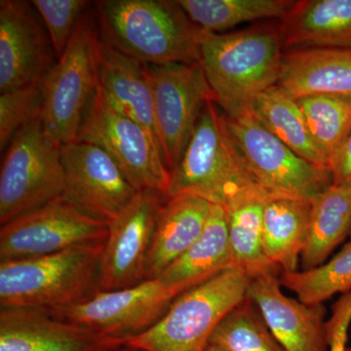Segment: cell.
Returning a JSON list of instances; mask_svg holds the SVG:
<instances>
[{
    "instance_id": "cell-1",
    "label": "cell",
    "mask_w": 351,
    "mask_h": 351,
    "mask_svg": "<svg viewBox=\"0 0 351 351\" xmlns=\"http://www.w3.org/2000/svg\"><path fill=\"white\" fill-rule=\"evenodd\" d=\"M101 38L145 64L197 63L203 31L178 1L101 0L95 2Z\"/></svg>"
},
{
    "instance_id": "cell-2",
    "label": "cell",
    "mask_w": 351,
    "mask_h": 351,
    "mask_svg": "<svg viewBox=\"0 0 351 351\" xmlns=\"http://www.w3.org/2000/svg\"><path fill=\"white\" fill-rule=\"evenodd\" d=\"M193 195L223 209L253 198H272L252 177L233 144L225 113L213 99L202 108L166 197Z\"/></svg>"
},
{
    "instance_id": "cell-3",
    "label": "cell",
    "mask_w": 351,
    "mask_h": 351,
    "mask_svg": "<svg viewBox=\"0 0 351 351\" xmlns=\"http://www.w3.org/2000/svg\"><path fill=\"white\" fill-rule=\"evenodd\" d=\"M283 43L279 29L255 27L228 34L203 32L199 63L212 97L225 113L250 107L280 76Z\"/></svg>"
},
{
    "instance_id": "cell-4",
    "label": "cell",
    "mask_w": 351,
    "mask_h": 351,
    "mask_svg": "<svg viewBox=\"0 0 351 351\" xmlns=\"http://www.w3.org/2000/svg\"><path fill=\"white\" fill-rule=\"evenodd\" d=\"M105 243L0 262V306L54 311L87 301L99 292Z\"/></svg>"
},
{
    "instance_id": "cell-5",
    "label": "cell",
    "mask_w": 351,
    "mask_h": 351,
    "mask_svg": "<svg viewBox=\"0 0 351 351\" xmlns=\"http://www.w3.org/2000/svg\"><path fill=\"white\" fill-rule=\"evenodd\" d=\"M252 277L241 267L184 291L162 318L126 345L145 351H203L219 323L247 298Z\"/></svg>"
},
{
    "instance_id": "cell-6",
    "label": "cell",
    "mask_w": 351,
    "mask_h": 351,
    "mask_svg": "<svg viewBox=\"0 0 351 351\" xmlns=\"http://www.w3.org/2000/svg\"><path fill=\"white\" fill-rule=\"evenodd\" d=\"M101 41L94 17L87 11L44 78L41 123L59 147L77 141L83 117L99 86Z\"/></svg>"
},
{
    "instance_id": "cell-7",
    "label": "cell",
    "mask_w": 351,
    "mask_h": 351,
    "mask_svg": "<svg viewBox=\"0 0 351 351\" xmlns=\"http://www.w3.org/2000/svg\"><path fill=\"white\" fill-rule=\"evenodd\" d=\"M61 147L44 131L41 119L21 129L9 143L0 171V225L63 195Z\"/></svg>"
},
{
    "instance_id": "cell-8",
    "label": "cell",
    "mask_w": 351,
    "mask_h": 351,
    "mask_svg": "<svg viewBox=\"0 0 351 351\" xmlns=\"http://www.w3.org/2000/svg\"><path fill=\"white\" fill-rule=\"evenodd\" d=\"M226 127L252 177L272 197L311 201L332 184L329 171L298 156L250 108L225 113Z\"/></svg>"
},
{
    "instance_id": "cell-9",
    "label": "cell",
    "mask_w": 351,
    "mask_h": 351,
    "mask_svg": "<svg viewBox=\"0 0 351 351\" xmlns=\"http://www.w3.org/2000/svg\"><path fill=\"white\" fill-rule=\"evenodd\" d=\"M77 142L110 154L136 191L167 195L171 175L158 145L142 126L115 110L99 86L83 117Z\"/></svg>"
},
{
    "instance_id": "cell-10",
    "label": "cell",
    "mask_w": 351,
    "mask_h": 351,
    "mask_svg": "<svg viewBox=\"0 0 351 351\" xmlns=\"http://www.w3.org/2000/svg\"><path fill=\"white\" fill-rule=\"evenodd\" d=\"M108 223L59 196L1 226L0 262L41 257L84 245L105 243Z\"/></svg>"
},
{
    "instance_id": "cell-11",
    "label": "cell",
    "mask_w": 351,
    "mask_h": 351,
    "mask_svg": "<svg viewBox=\"0 0 351 351\" xmlns=\"http://www.w3.org/2000/svg\"><path fill=\"white\" fill-rule=\"evenodd\" d=\"M144 68L154 94L159 144L171 175L188 147L203 107L213 97L199 62L144 64Z\"/></svg>"
},
{
    "instance_id": "cell-12",
    "label": "cell",
    "mask_w": 351,
    "mask_h": 351,
    "mask_svg": "<svg viewBox=\"0 0 351 351\" xmlns=\"http://www.w3.org/2000/svg\"><path fill=\"white\" fill-rule=\"evenodd\" d=\"M182 293L159 278L149 279L133 287L99 291L82 304L48 313L126 343L154 327Z\"/></svg>"
},
{
    "instance_id": "cell-13",
    "label": "cell",
    "mask_w": 351,
    "mask_h": 351,
    "mask_svg": "<svg viewBox=\"0 0 351 351\" xmlns=\"http://www.w3.org/2000/svg\"><path fill=\"white\" fill-rule=\"evenodd\" d=\"M166 197L156 191H141L108 223L101 254L99 291L119 290L147 280V263Z\"/></svg>"
},
{
    "instance_id": "cell-14",
    "label": "cell",
    "mask_w": 351,
    "mask_h": 351,
    "mask_svg": "<svg viewBox=\"0 0 351 351\" xmlns=\"http://www.w3.org/2000/svg\"><path fill=\"white\" fill-rule=\"evenodd\" d=\"M63 196L94 218L110 223L138 191L119 166L101 147L84 142L61 147Z\"/></svg>"
},
{
    "instance_id": "cell-15",
    "label": "cell",
    "mask_w": 351,
    "mask_h": 351,
    "mask_svg": "<svg viewBox=\"0 0 351 351\" xmlns=\"http://www.w3.org/2000/svg\"><path fill=\"white\" fill-rule=\"evenodd\" d=\"M31 2L0 1V92L43 82L54 49Z\"/></svg>"
},
{
    "instance_id": "cell-16",
    "label": "cell",
    "mask_w": 351,
    "mask_h": 351,
    "mask_svg": "<svg viewBox=\"0 0 351 351\" xmlns=\"http://www.w3.org/2000/svg\"><path fill=\"white\" fill-rule=\"evenodd\" d=\"M247 297L285 351H329L324 304H307L288 297L277 274L252 278Z\"/></svg>"
},
{
    "instance_id": "cell-17",
    "label": "cell",
    "mask_w": 351,
    "mask_h": 351,
    "mask_svg": "<svg viewBox=\"0 0 351 351\" xmlns=\"http://www.w3.org/2000/svg\"><path fill=\"white\" fill-rule=\"evenodd\" d=\"M124 343L46 311L0 309V351H117Z\"/></svg>"
},
{
    "instance_id": "cell-18",
    "label": "cell",
    "mask_w": 351,
    "mask_h": 351,
    "mask_svg": "<svg viewBox=\"0 0 351 351\" xmlns=\"http://www.w3.org/2000/svg\"><path fill=\"white\" fill-rule=\"evenodd\" d=\"M99 88L108 103L142 126L161 151L154 113V94L144 64L126 56L103 38L100 48Z\"/></svg>"
},
{
    "instance_id": "cell-19",
    "label": "cell",
    "mask_w": 351,
    "mask_h": 351,
    "mask_svg": "<svg viewBox=\"0 0 351 351\" xmlns=\"http://www.w3.org/2000/svg\"><path fill=\"white\" fill-rule=\"evenodd\" d=\"M279 87L293 98L351 95V48H300L283 54Z\"/></svg>"
},
{
    "instance_id": "cell-20",
    "label": "cell",
    "mask_w": 351,
    "mask_h": 351,
    "mask_svg": "<svg viewBox=\"0 0 351 351\" xmlns=\"http://www.w3.org/2000/svg\"><path fill=\"white\" fill-rule=\"evenodd\" d=\"M212 204L193 195L167 197L159 213L147 280L158 278L193 246L204 230Z\"/></svg>"
},
{
    "instance_id": "cell-21",
    "label": "cell",
    "mask_w": 351,
    "mask_h": 351,
    "mask_svg": "<svg viewBox=\"0 0 351 351\" xmlns=\"http://www.w3.org/2000/svg\"><path fill=\"white\" fill-rule=\"evenodd\" d=\"M279 32L283 47L351 48V0L295 1Z\"/></svg>"
},
{
    "instance_id": "cell-22",
    "label": "cell",
    "mask_w": 351,
    "mask_h": 351,
    "mask_svg": "<svg viewBox=\"0 0 351 351\" xmlns=\"http://www.w3.org/2000/svg\"><path fill=\"white\" fill-rule=\"evenodd\" d=\"M232 267H237L228 239L226 211L212 204L199 239L158 278L169 287L184 292Z\"/></svg>"
},
{
    "instance_id": "cell-23",
    "label": "cell",
    "mask_w": 351,
    "mask_h": 351,
    "mask_svg": "<svg viewBox=\"0 0 351 351\" xmlns=\"http://www.w3.org/2000/svg\"><path fill=\"white\" fill-rule=\"evenodd\" d=\"M311 202L274 197L265 202L263 215V247L265 257L282 272L299 270L306 245Z\"/></svg>"
},
{
    "instance_id": "cell-24",
    "label": "cell",
    "mask_w": 351,
    "mask_h": 351,
    "mask_svg": "<svg viewBox=\"0 0 351 351\" xmlns=\"http://www.w3.org/2000/svg\"><path fill=\"white\" fill-rule=\"evenodd\" d=\"M311 202L301 270L315 269L326 263L332 252L350 237L351 230V186L331 184Z\"/></svg>"
},
{
    "instance_id": "cell-25",
    "label": "cell",
    "mask_w": 351,
    "mask_h": 351,
    "mask_svg": "<svg viewBox=\"0 0 351 351\" xmlns=\"http://www.w3.org/2000/svg\"><path fill=\"white\" fill-rule=\"evenodd\" d=\"M256 119L298 156L328 169V161L316 147L297 100L278 85L265 90L251 104Z\"/></svg>"
},
{
    "instance_id": "cell-26",
    "label": "cell",
    "mask_w": 351,
    "mask_h": 351,
    "mask_svg": "<svg viewBox=\"0 0 351 351\" xmlns=\"http://www.w3.org/2000/svg\"><path fill=\"white\" fill-rule=\"evenodd\" d=\"M189 20L203 32L221 34L254 21L282 20L294 6L292 0H180Z\"/></svg>"
},
{
    "instance_id": "cell-27",
    "label": "cell",
    "mask_w": 351,
    "mask_h": 351,
    "mask_svg": "<svg viewBox=\"0 0 351 351\" xmlns=\"http://www.w3.org/2000/svg\"><path fill=\"white\" fill-rule=\"evenodd\" d=\"M269 199L253 198L223 209L228 221V239L234 265L252 278L280 271L265 257L263 247V215Z\"/></svg>"
},
{
    "instance_id": "cell-28",
    "label": "cell",
    "mask_w": 351,
    "mask_h": 351,
    "mask_svg": "<svg viewBox=\"0 0 351 351\" xmlns=\"http://www.w3.org/2000/svg\"><path fill=\"white\" fill-rule=\"evenodd\" d=\"M297 101L329 169L330 161L351 132V95H311Z\"/></svg>"
},
{
    "instance_id": "cell-29",
    "label": "cell",
    "mask_w": 351,
    "mask_h": 351,
    "mask_svg": "<svg viewBox=\"0 0 351 351\" xmlns=\"http://www.w3.org/2000/svg\"><path fill=\"white\" fill-rule=\"evenodd\" d=\"M282 287L307 304H322L337 294L351 291V240L320 267L309 270L282 272Z\"/></svg>"
},
{
    "instance_id": "cell-30",
    "label": "cell",
    "mask_w": 351,
    "mask_h": 351,
    "mask_svg": "<svg viewBox=\"0 0 351 351\" xmlns=\"http://www.w3.org/2000/svg\"><path fill=\"white\" fill-rule=\"evenodd\" d=\"M209 343L230 351H285L248 297L219 323Z\"/></svg>"
},
{
    "instance_id": "cell-31",
    "label": "cell",
    "mask_w": 351,
    "mask_h": 351,
    "mask_svg": "<svg viewBox=\"0 0 351 351\" xmlns=\"http://www.w3.org/2000/svg\"><path fill=\"white\" fill-rule=\"evenodd\" d=\"M43 82L3 92L0 96V149L8 147L15 134L40 119L43 108Z\"/></svg>"
},
{
    "instance_id": "cell-32",
    "label": "cell",
    "mask_w": 351,
    "mask_h": 351,
    "mask_svg": "<svg viewBox=\"0 0 351 351\" xmlns=\"http://www.w3.org/2000/svg\"><path fill=\"white\" fill-rule=\"evenodd\" d=\"M31 3L43 23L56 57L59 58L66 50L78 23L87 12L90 2L84 0H34Z\"/></svg>"
},
{
    "instance_id": "cell-33",
    "label": "cell",
    "mask_w": 351,
    "mask_h": 351,
    "mask_svg": "<svg viewBox=\"0 0 351 351\" xmlns=\"http://www.w3.org/2000/svg\"><path fill=\"white\" fill-rule=\"evenodd\" d=\"M351 325V291L343 294L332 306L327 318L326 330L329 351H348V332Z\"/></svg>"
},
{
    "instance_id": "cell-34",
    "label": "cell",
    "mask_w": 351,
    "mask_h": 351,
    "mask_svg": "<svg viewBox=\"0 0 351 351\" xmlns=\"http://www.w3.org/2000/svg\"><path fill=\"white\" fill-rule=\"evenodd\" d=\"M332 184L351 186V132L329 164Z\"/></svg>"
},
{
    "instance_id": "cell-35",
    "label": "cell",
    "mask_w": 351,
    "mask_h": 351,
    "mask_svg": "<svg viewBox=\"0 0 351 351\" xmlns=\"http://www.w3.org/2000/svg\"><path fill=\"white\" fill-rule=\"evenodd\" d=\"M203 351H230L223 346L217 345V343H209Z\"/></svg>"
},
{
    "instance_id": "cell-36",
    "label": "cell",
    "mask_w": 351,
    "mask_h": 351,
    "mask_svg": "<svg viewBox=\"0 0 351 351\" xmlns=\"http://www.w3.org/2000/svg\"><path fill=\"white\" fill-rule=\"evenodd\" d=\"M117 351H145L140 350V348H134V346H131L129 345H126V343H124L123 346H121V348H119Z\"/></svg>"
},
{
    "instance_id": "cell-37",
    "label": "cell",
    "mask_w": 351,
    "mask_h": 351,
    "mask_svg": "<svg viewBox=\"0 0 351 351\" xmlns=\"http://www.w3.org/2000/svg\"><path fill=\"white\" fill-rule=\"evenodd\" d=\"M348 351H351V343L348 346Z\"/></svg>"
},
{
    "instance_id": "cell-38",
    "label": "cell",
    "mask_w": 351,
    "mask_h": 351,
    "mask_svg": "<svg viewBox=\"0 0 351 351\" xmlns=\"http://www.w3.org/2000/svg\"><path fill=\"white\" fill-rule=\"evenodd\" d=\"M350 239L351 240V230H350Z\"/></svg>"
}]
</instances>
